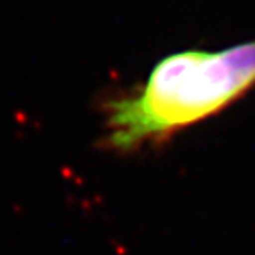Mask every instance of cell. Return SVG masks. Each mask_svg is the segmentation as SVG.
<instances>
[{
  "label": "cell",
  "mask_w": 255,
  "mask_h": 255,
  "mask_svg": "<svg viewBox=\"0 0 255 255\" xmlns=\"http://www.w3.org/2000/svg\"><path fill=\"white\" fill-rule=\"evenodd\" d=\"M255 86V40L224 50H187L152 66L134 91L105 105V147L131 152L227 108Z\"/></svg>",
  "instance_id": "cell-1"
}]
</instances>
